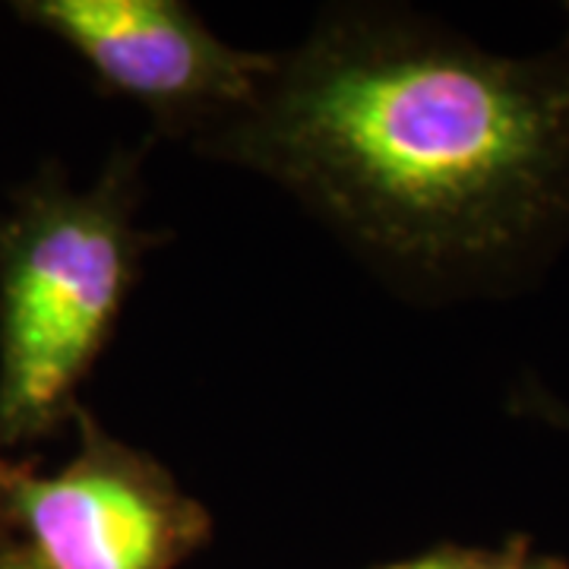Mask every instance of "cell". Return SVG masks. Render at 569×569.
<instances>
[{"label": "cell", "mask_w": 569, "mask_h": 569, "mask_svg": "<svg viewBox=\"0 0 569 569\" xmlns=\"http://www.w3.org/2000/svg\"><path fill=\"white\" fill-rule=\"evenodd\" d=\"M193 146L276 183L418 301L500 295L569 244V39L509 58L342 3Z\"/></svg>", "instance_id": "1"}, {"label": "cell", "mask_w": 569, "mask_h": 569, "mask_svg": "<svg viewBox=\"0 0 569 569\" xmlns=\"http://www.w3.org/2000/svg\"><path fill=\"white\" fill-rule=\"evenodd\" d=\"M146 146L118 149L92 183L51 164L0 212V452L39 443L80 411L146 253Z\"/></svg>", "instance_id": "2"}, {"label": "cell", "mask_w": 569, "mask_h": 569, "mask_svg": "<svg viewBox=\"0 0 569 569\" xmlns=\"http://www.w3.org/2000/svg\"><path fill=\"white\" fill-rule=\"evenodd\" d=\"M54 471L0 452V529L44 569H174L212 529L206 507L149 452L80 406Z\"/></svg>", "instance_id": "3"}, {"label": "cell", "mask_w": 569, "mask_h": 569, "mask_svg": "<svg viewBox=\"0 0 569 569\" xmlns=\"http://www.w3.org/2000/svg\"><path fill=\"white\" fill-rule=\"evenodd\" d=\"M13 13L80 58L108 92L149 111L156 130L200 140L238 114L272 67L216 36L178 0H20Z\"/></svg>", "instance_id": "4"}, {"label": "cell", "mask_w": 569, "mask_h": 569, "mask_svg": "<svg viewBox=\"0 0 569 569\" xmlns=\"http://www.w3.org/2000/svg\"><path fill=\"white\" fill-rule=\"evenodd\" d=\"M512 411L531 418V421H541V425L557 427L569 433V406L560 402L557 396H550L548 389L541 387H522L512 396Z\"/></svg>", "instance_id": "5"}, {"label": "cell", "mask_w": 569, "mask_h": 569, "mask_svg": "<svg viewBox=\"0 0 569 569\" xmlns=\"http://www.w3.org/2000/svg\"><path fill=\"white\" fill-rule=\"evenodd\" d=\"M481 563V553H471V550L459 548H437L421 557H411L402 563H392L383 569H478Z\"/></svg>", "instance_id": "6"}, {"label": "cell", "mask_w": 569, "mask_h": 569, "mask_svg": "<svg viewBox=\"0 0 569 569\" xmlns=\"http://www.w3.org/2000/svg\"><path fill=\"white\" fill-rule=\"evenodd\" d=\"M478 569H567L553 560H538V557H529L522 548H509L507 553H497V557H488L481 553V563Z\"/></svg>", "instance_id": "7"}, {"label": "cell", "mask_w": 569, "mask_h": 569, "mask_svg": "<svg viewBox=\"0 0 569 569\" xmlns=\"http://www.w3.org/2000/svg\"><path fill=\"white\" fill-rule=\"evenodd\" d=\"M0 569H44L36 560V553L26 548L22 541H17L13 535L0 529Z\"/></svg>", "instance_id": "8"}]
</instances>
